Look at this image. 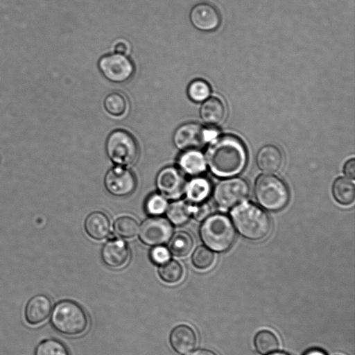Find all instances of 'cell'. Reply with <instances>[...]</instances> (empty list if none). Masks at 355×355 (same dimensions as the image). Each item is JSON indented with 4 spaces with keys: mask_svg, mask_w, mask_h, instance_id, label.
<instances>
[{
    "mask_svg": "<svg viewBox=\"0 0 355 355\" xmlns=\"http://www.w3.org/2000/svg\"><path fill=\"white\" fill-rule=\"evenodd\" d=\"M211 171L219 177L239 174L247 162V153L243 143L236 137L223 135L214 139L206 152Z\"/></svg>",
    "mask_w": 355,
    "mask_h": 355,
    "instance_id": "cell-1",
    "label": "cell"
},
{
    "mask_svg": "<svg viewBox=\"0 0 355 355\" xmlns=\"http://www.w3.org/2000/svg\"><path fill=\"white\" fill-rule=\"evenodd\" d=\"M231 217L237 231L245 239L261 240L270 231L268 216L255 205L243 203L236 206L231 211Z\"/></svg>",
    "mask_w": 355,
    "mask_h": 355,
    "instance_id": "cell-2",
    "label": "cell"
},
{
    "mask_svg": "<svg viewBox=\"0 0 355 355\" xmlns=\"http://www.w3.org/2000/svg\"><path fill=\"white\" fill-rule=\"evenodd\" d=\"M50 322L53 328L60 334L76 336L87 330L89 319L85 309L78 303L63 300L54 306Z\"/></svg>",
    "mask_w": 355,
    "mask_h": 355,
    "instance_id": "cell-3",
    "label": "cell"
},
{
    "mask_svg": "<svg viewBox=\"0 0 355 355\" xmlns=\"http://www.w3.org/2000/svg\"><path fill=\"white\" fill-rule=\"evenodd\" d=\"M200 234L206 246L216 252L230 249L236 236L230 220L220 214L209 216L201 225Z\"/></svg>",
    "mask_w": 355,
    "mask_h": 355,
    "instance_id": "cell-4",
    "label": "cell"
},
{
    "mask_svg": "<svg viewBox=\"0 0 355 355\" xmlns=\"http://www.w3.org/2000/svg\"><path fill=\"white\" fill-rule=\"evenodd\" d=\"M254 194L257 202L270 211H279L289 200V191L285 183L272 175H261L256 180Z\"/></svg>",
    "mask_w": 355,
    "mask_h": 355,
    "instance_id": "cell-5",
    "label": "cell"
},
{
    "mask_svg": "<svg viewBox=\"0 0 355 355\" xmlns=\"http://www.w3.org/2000/svg\"><path fill=\"white\" fill-rule=\"evenodd\" d=\"M105 147L110 159L121 166L132 164L139 155L136 140L130 133L123 130L111 132L107 139Z\"/></svg>",
    "mask_w": 355,
    "mask_h": 355,
    "instance_id": "cell-6",
    "label": "cell"
},
{
    "mask_svg": "<svg viewBox=\"0 0 355 355\" xmlns=\"http://www.w3.org/2000/svg\"><path fill=\"white\" fill-rule=\"evenodd\" d=\"M249 187L240 178H233L219 182L214 191V199L223 208H230L243 202L248 197Z\"/></svg>",
    "mask_w": 355,
    "mask_h": 355,
    "instance_id": "cell-7",
    "label": "cell"
},
{
    "mask_svg": "<svg viewBox=\"0 0 355 355\" xmlns=\"http://www.w3.org/2000/svg\"><path fill=\"white\" fill-rule=\"evenodd\" d=\"M214 134L198 123H186L175 131L173 142L178 148L182 150H197L202 147Z\"/></svg>",
    "mask_w": 355,
    "mask_h": 355,
    "instance_id": "cell-8",
    "label": "cell"
},
{
    "mask_svg": "<svg viewBox=\"0 0 355 355\" xmlns=\"http://www.w3.org/2000/svg\"><path fill=\"white\" fill-rule=\"evenodd\" d=\"M98 67L103 76L114 83H123L131 78L134 64L125 55L108 54L98 61Z\"/></svg>",
    "mask_w": 355,
    "mask_h": 355,
    "instance_id": "cell-9",
    "label": "cell"
},
{
    "mask_svg": "<svg viewBox=\"0 0 355 355\" xmlns=\"http://www.w3.org/2000/svg\"><path fill=\"white\" fill-rule=\"evenodd\" d=\"M173 227L162 217H151L144 220L139 228V237L142 243L150 246L166 243L172 236Z\"/></svg>",
    "mask_w": 355,
    "mask_h": 355,
    "instance_id": "cell-10",
    "label": "cell"
},
{
    "mask_svg": "<svg viewBox=\"0 0 355 355\" xmlns=\"http://www.w3.org/2000/svg\"><path fill=\"white\" fill-rule=\"evenodd\" d=\"M104 180L108 192L119 197L131 194L137 186L134 174L128 168L120 166L111 168L106 173Z\"/></svg>",
    "mask_w": 355,
    "mask_h": 355,
    "instance_id": "cell-11",
    "label": "cell"
},
{
    "mask_svg": "<svg viewBox=\"0 0 355 355\" xmlns=\"http://www.w3.org/2000/svg\"><path fill=\"white\" fill-rule=\"evenodd\" d=\"M156 184L165 197L177 199L184 193L187 182L182 172L174 166H167L162 169L156 179Z\"/></svg>",
    "mask_w": 355,
    "mask_h": 355,
    "instance_id": "cell-12",
    "label": "cell"
},
{
    "mask_svg": "<svg viewBox=\"0 0 355 355\" xmlns=\"http://www.w3.org/2000/svg\"><path fill=\"white\" fill-rule=\"evenodd\" d=\"M190 20L197 29L202 31H211L219 26L220 16L213 5L202 2L192 8Z\"/></svg>",
    "mask_w": 355,
    "mask_h": 355,
    "instance_id": "cell-13",
    "label": "cell"
},
{
    "mask_svg": "<svg viewBox=\"0 0 355 355\" xmlns=\"http://www.w3.org/2000/svg\"><path fill=\"white\" fill-rule=\"evenodd\" d=\"M52 311V302L46 295L38 294L32 297L26 303L24 309L26 322L36 326L45 321Z\"/></svg>",
    "mask_w": 355,
    "mask_h": 355,
    "instance_id": "cell-14",
    "label": "cell"
},
{
    "mask_svg": "<svg viewBox=\"0 0 355 355\" xmlns=\"http://www.w3.org/2000/svg\"><path fill=\"white\" fill-rule=\"evenodd\" d=\"M197 342L196 331L188 324H178L170 333L169 343L171 348L179 354H184L192 351Z\"/></svg>",
    "mask_w": 355,
    "mask_h": 355,
    "instance_id": "cell-15",
    "label": "cell"
},
{
    "mask_svg": "<svg viewBox=\"0 0 355 355\" xmlns=\"http://www.w3.org/2000/svg\"><path fill=\"white\" fill-rule=\"evenodd\" d=\"M130 256V252L128 245L121 239L108 241L101 251L102 259L105 264L114 268L125 265Z\"/></svg>",
    "mask_w": 355,
    "mask_h": 355,
    "instance_id": "cell-16",
    "label": "cell"
},
{
    "mask_svg": "<svg viewBox=\"0 0 355 355\" xmlns=\"http://www.w3.org/2000/svg\"><path fill=\"white\" fill-rule=\"evenodd\" d=\"M257 164L259 168L265 172L277 171L283 163V155L277 146L271 144L263 146L257 155Z\"/></svg>",
    "mask_w": 355,
    "mask_h": 355,
    "instance_id": "cell-17",
    "label": "cell"
},
{
    "mask_svg": "<svg viewBox=\"0 0 355 355\" xmlns=\"http://www.w3.org/2000/svg\"><path fill=\"white\" fill-rule=\"evenodd\" d=\"M85 229L91 238L102 240L110 233V223L105 214L95 211L87 217L85 221Z\"/></svg>",
    "mask_w": 355,
    "mask_h": 355,
    "instance_id": "cell-18",
    "label": "cell"
},
{
    "mask_svg": "<svg viewBox=\"0 0 355 355\" xmlns=\"http://www.w3.org/2000/svg\"><path fill=\"white\" fill-rule=\"evenodd\" d=\"M178 163L185 173L197 175L206 170L204 155L198 150H184L178 157Z\"/></svg>",
    "mask_w": 355,
    "mask_h": 355,
    "instance_id": "cell-19",
    "label": "cell"
},
{
    "mask_svg": "<svg viewBox=\"0 0 355 355\" xmlns=\"http://www.w3.org/2000/svg\"><path fill=\"white\" fill-rule=\"evenodd\" d=\"M202 120L209 125H218L225 116V107L218 98H209L202 105L200 110Z\"/></svg>",
    "mask_w": 355,
    "mask_h": 355,
    "instance_id": "cell-20",
    "label": "cell"
},
{
    "mask_svg": "<svg viewBox=\"0 0 355 355\" xmlns=\"http://www.w3.org/2000/svg\"><path fill=\"white\" fill-rule=\"evenodd\" d=\"M211 189V184L207 179L196 177L187 183L184 193L189 201L200 203L209 196Z\"/></svg>",
    "mask_w": 355,
    "mask_h": 355,
    "instance_id": "cell-21",
    "label": "cell"
},
{
    "mask_svg": "<svg viewBox=\"0 0 355 355\" xmlns=\"http://www.w3.org/2000/svg\"><path fill=\"white\" fill-rule=\"evenodd\" d=\"M166 216L175 225L181 226L187 223L193 212V206L185 200L172 202L167 207Z\"/></svg>",
    "mask_w": 355,
    "mask_h": 355,
    "instance_id": "cell-22",
    "label": "cell"
},
{
    "mask_svg": "<svg viewBox=\"0 0 355 355\" xmlns=\"http://www.w3.org/2000/svg\"><path fill=\"white\" fill-rule=\"evenodd\" d=\"M332 193L335 200L338 203L343 205H348L354 200V184L346 178H339L334 182Z\"/></svg>",
    "mask_w": 355,
    "mask_h": 355,
    "instance_id": "cell-23",
    "label": "cell"
},
{
    "mask_svg": "<svg viewBox=\"0 0 355 355\" xmlns=\"http://www.w3.org/2000/svg\"><path fill=\"white\" fill-rule=\"evenodd\" d=\"M193 245V238L188 232H178L172 236L168 243V250L174 256L181 257L190 252Z\"/></svg>",
    "mask_w": 355,
    "mask_h": 355,
    "instance_id": "cell-24",
    "label": "cell"
},
{
    "mask_svg": "<svg viewBox=\"0 0 355 355\" xmlns=\"http://www.w3.org/2000/svg\"><path fill=\"white\" fill-rule=\"evenodd\" d=\"M257 351L262 354L267 355L278 349L279 342L277 336L269 330L259 331L254 340Z\"/></svg>",
    "mask_w": 355,
    "mask_h": 355,
    "instance_id": "cell-25",
    "label": "cell"
},
{
    "mask_svg": "<svg viewBox=\"0 0 355 355\" xmlns=\"http://www.w3.org/2000/svg\"><path fill=\"white\" fill-rule=\"evenodd\" d=\"M34 355H70V353L62 341L55 338H49L38 344Z\"/></svg>",
    "mask_w": 355,
    "mask_h": 355,
    "instance_id": "cell-26",
    "label": "cell"
},
{
    "mask_svg": "<svg viewBox=\"0 0 355 355\" xmlns=\"http://www.w3.org/2000/svg\"><path fill=\"white\" fill-rule=\"evenodd\" d=\"M158 273L164 282L175 284L182 279L183 268L177 261L171 260L162 264L159 268Z\"/></svg>",
    "mask_w": 355,
    "mask_h": 355,
    "instance_id": "cell-27",
    "label": "cell"
},
{
    "mask_svg": "<svg viewBox=\"0 0 355 355\" xmlns=\"http://www.w3.org/2000/svg\"><path fill=\"white\" fill-rule=\"evenodd\" d=\"M114 232L123 238H132L139 231L137 222L130 216H122L116 220L114 224Z\"/></svg>",
    "mask_w": 355,
    "mask_h": 355,
    "instance_id": "cell-28",
    "label": "cell"
},
{
    "mask_svg": "<svg viewBox=\"0 0 355 355\" xmlns=\"http://www.w3.org/2000/svg\"><path fill=\"white\" fill-rule=\"evenodd\" d=\"M104 105L109 114L116 116L123 114L127 108L125 98L117 92H113L107 96L104 101Z\"/></svg>",
    "mask_w": 355,
    "mask_h": 355,
    "instance_id": "cell-29",
    "label": "cell"
},
{
    "mask_svg": "<svg viewBox=\"0 0 355 355\" xmlns=\"http://www.w3.org/2000/svg\"><path fill=\"white\" fill-rule=\"evenodd\" d=\"M168 207L166 199L161 194H150L145 201L146 212L151 216H158L164 213Z\"/></svg>",
    "mask_w": 355,
    "mask_h": 355,
    "instance_id": "cell-30",
    "label": "cell"
},
{
    "mask_svg": "<svg viewBox=\"0 0 355 355\" xmlns=\"http://www.w3.org/2000/svg\"><path fill=\"white\" fill-rule=\"evenodd\" d=\"M189 97L194 102L199 103L205 101L210 94L209 84L202 79L193 80L187 89Z\"/></svg>",
    "mask_w": 355,
    "mask_h": 355,
    "instance_id": "cell-31",
    "label": "cell"
},
{
    "mask_svg": "<svg viewBox=\"0 0 355 355\" xmlns=\"http://www.w3.org/2000/svg\"><path fill=\"white\" fill-rule=\"evenodd\" d=\"M214 260V253L205 246L197 248L192 255L193 266L200 270H205L210 267Z\"/></svg>",
    "mask_w": 355,
    "mask_h": 355,
    "instance_id": "cell-32",
    "label": "cell"
},
{
    "mask_svg": "<svg viewBox=\"0 0 355 355\" xmlns=\"http://www.w3.org/2000/svg\"><path fill=\"white\" fill-rule=\"evenodd\" d=\"M150 258L154 263L162 265L169 261L171 254L166 248L160 245L155 246L150 250Z\"/></svg>",
    "mask_w": 355,
    "mask_h": 355,
    "instance_id": "cell-33",
    "label": "cell"
},
{
    "mask_svg": "<svg viewBox=\"0 0 355 355\" xmlns=\"http://www.w3.org/2000/svg\"><path fill=\"white\" fill-rule=\"evenodd\" d=\"M211 209L207 203H202L197 206H193L192 215L198 221L206 219L210 214Z\"/></svg>",
    "mask_w": 355,
    "mask_h": 355,
    "instance_id": "cell-34",
    "label": "cell"
},
{
    "mask_svg": "<svg viewBox=\"0 0 355 355\" xmlns=\"http://www.w3.org/2000/svg\"><path fill=\"white\" fill-rule=\"evenodd\" d=\"M343 172L345 175L354 179L355 177V159L354 158L349 159L343 167Z\"/></svg>",
    "mask_w": 355,
    "mask_h": 355,
    "instance_id": "cell-35",
    "label": "cell"
},
{
    "mask_svg": "<svg viewBox=\"0 0 355 355\" xmlns=\"http://www.w3.org/2000/svg\"><path fill=\"white\" fill-rule=\"evenodd\" d=\"M114 50L116 53L125 55L128 51V46L125 41H117L114 46Z\"/></svg>",
    "mask_w": 355,
    "mask_h": 355,
    "instance_id": "cell-36",
    "label": "cell"
},
{
    "mask_svg": "<svg viewBox=\"0 0 355 355\" xmlns=\"http://www.w3.org/2000/svg\"><path fill=\"white\" fill-rule=\"evenodd\" d=\"M187 355H218L214 352L208 349H198Z\"/></svg>",
    "mask_w": 355,
    "mask_h": 355,
    "instance_id": "cell-37",
    "label": "cell"
},
{
    "mask_svg": "<svg viewBox=\"0 0 355 355\" xmlns=\"http://www.w3.org/2000/svg\"><path fill=\"white\" fill-rule=\"evenodd\" d=\"M304 355H326V354L320 349L313 348L307 350Z\"/></svg>",
    "mask_w": 355,
    "mask_h": 355,
    "instance_id": "cell-38",
    "label": "cell"
},
{
    "mask_svg": "<svg viewBox=\"0 0 355 355\" xmlns=\"http://www.w3.org/2000/svg\"><path fill=\"white\" fill-rule=\"evenodd\" d=\"M270 355H291V354L286 353V352H275L273 354H271Z\"/></svg>",
    "mask_w": 355,
    "mask_h": 355,
    "instance_id": "cell-39",
    "label": "cell"
}]
</instances>
